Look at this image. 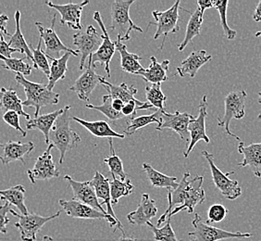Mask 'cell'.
<instances>
[{"label": "cell", "instance_id": "6da1fadb", "mask_svg": "<svg viewBox=\"0 0 261 241\" xmlns=\"http://www.w3.org/2000/svg\"><path fill=\"white\" fill-rule=\"evenodd\" d=\"M190 178V173L186 172L179 186L175 190L168 189V208L156 222V227L179 211H187L193 213L198 204H202L206 200V193L203 189V176H196Z\"/></svg>", "mask_w": 261, "mask_h": 241}, {"label": "cell", "instance_id": "7a4b0ae2", "mask_svg": "<svg viewBox=\"0 0 261 241\" xmlns=\"http://www.w3.org/2000/svg\"><path fill=\"white\" fill-rule=\"evenodd\" d=\"M63 110V113L58 117L49 134V144H53L61 153V164L64 162L66 153L78 146L81 142V136L70 126L71 107L66 106Z\"/></svg>", "mask_w": 261, "mask_h": 241}, {"label": "cell", "instance_id": "3957f363", "mask_svg": "<svg viewBox=\"0 0 261 241\" xmlns=\"http://www.w3.org/2000/svg\"><path fill=\"white\" fill-rule=\"evenodd\" d=\"M15 81L22 86L26 95V101L22 102L24 107L35 108V117L39 116L41 109L48 105H57L60 102V94L47 88L46 85L27 80L21 75H16Z\"/></svg>", "mask_w": 261, "mask_h": 241}, {"label": "cell", "instance_id": "277c9868", "mask_svg": "<svg viewBox=\"0 0 261 241\" xmlns=\"http://www.w3.org/2000/svg\"><path fill=\"white\" fill-rule=\"evenodd\" d=\"M134 3L135 0H116L111 4V28L121 42L130 40L132 31L144 33L130 19V8Z\"/></svg>", "mask_w": 261, "mask_h": 241}, {"label": "cell", "instance_id": "5b68a950", "mask_svg": "<svg viewBox=\"0 0 261 241\" xmlns=\"http://www.w3.org/2000/svg\"><path fill=\"white\" fill-rule=\"evenodd\" d=\"M247 93L245 90L231 91L224 99V114L218 118V126L223 127L227 135L241 142V138L231 133L230 124L232 119L240 120L246 116V101Z\"/></svg>", "mask_w": 261, "mask_h": 241}, {"label": "cell", "instance_id": "8992f818", "mask_svg": "<svg viewBox=\"0 0 261 241\" xmlns=\"http://www.w3.org/2000/svg\"><path fill=\"white\" fill-rule=\"evenodd\" d=\"M192 225L195 230L188 233V236L191 237L190 241H221L230 238H248L253 236L251 233H233L208 225L203 222L198 213L195 215Z\"/></svg>", "mask_w": 261, "mask_h": 241}, {"label": "cell", "instance_id": "52a82bcc", "mask_svg": "<svg viewBox=\"0 0 261 241\" xmlns=\"http://www.w3.org/2000/svg\"><path fill=\"white\" fill-rule=\"evenodd\" d=\"M181 1H176L169 10L165 11L154 10L152 11V16L155 19V22L150 21L147 26V29L152 26H156V34L154 35V39L156 40L161 36H163L162 45L161 50L163 49L166 39L171 34H175L180 31L179 22V9H180Z\"/></svg>", "mask_w": 261, "mask_h": 241}, {"label": "cell", "instance_id": "ba28073f", "mask_svg": "<svg viewBox=\"0 0 261 241\" xmlns=\"http://www.w3.org/2000/svg\"><path fill=\"white\" fill-rule=\"evenodd\" d=\"M202 155L205 157L210 165L212 180L218 190L221 192V195L230 201H234L241 196L242 188L239 186L238 181L232 180L230 178V176L233 175L234 172H230L226 174L222 173L214 162V156L208 151H202Z\"/></svg>", "mask_w": 261, "mask_h": 241}, {"label": "cell", "instance_id": "9c48e42d", "mask_svg": "<svg viewBox=\"0 0 261 241\" xmlns=\"http://www.w3.org/2000/svg\"><path fill=\"white\" fill-rule=\"evenodd\" d=\"M59 204L63 209V211H65L67 215L70 216L72 218H77V219L106 220L108 223H110L111 227H115L116 229L121 230L122 235H125L124 227L121 223H118L111 216L104 214L103 212L97 211L96 209L88 206L86 204H84L80 201H74V200H71V201L60 200Z\"/></svg>", "mask_w": 261, "mask_h": 241}, {"label": "cell", "instance_id": "30bf717a", "mask_svg": "<svg viewBox=\"0 0 261 241\" xmlns=\"http://www.w3.org/2000/svg\"><path fill=\"white\" fill-rule=\"evenodd\" d=\"M10 213L18 218L19 221L15 223L14 226L19 229L20 233V239L22 241H36V236L41 228L45 226L46 223L57 219L61 215V211H58L55 214L50 216H42L37 213L29 212L28 214L23 215L10 210Z\"/></svg>", "mask_w": 261, "mask_h": 241}, {"label": "cell", "instance_id": "8fae6325", "mask_svg": "<svg viewBox=\"0 0 261 241\" xmlns=\"http://www.w3.org/2000/svg\"><path fill=\"white\" fill-rule=\"evenodd\" d=\"M102 37L93 26H87L85 30H81L73 35V45L81 55L79 70L85 69L86 60L89 56L95 54L102 44Z\"/></svg>", "mask_w": 261, "mask_h": 241}, {"label": "cell", "instance_id": "7c38bea8", "mask_svg": "<svg viewBox=\"0 0 261 241\" xmlns=\"http://www.w3.org/2000/svg\"><path fill=\"white\" fill-rule=\"evenodd\" d=\"M56 15L53 16V19L51 21L50 28H45L39 21H36L35 25L37 29L39 31L40 34V38L44 41L45 43V55L47 58L50 59H59L61 58L60 54L61 52H65V53H70L72 56H79L78 52L76 51L71 50L68 47L67 45H64L61 42L59 35H57L55 31Z\"/></svg>", "mask_w": 261, "mask_h": 241}, {"label": "cell", "instance_id": "4fadbf2b", "mask_svg": "<svg viewBox=\"0 0 261 241\" xmlns=\"http://www.w3.org/2000/svg\"><path fill=\"white\" fill-rule=\"evenodd\" d=\"M94 20L98 23L102 30V44L98 51L92 55V67L96 68V64L99 63L105 67L106 74L111 77V61L116 51V41H111L110 35L106 29L104 21L102 20V16L98 11H96L94 14Z\"/></svg>", "mask_w": 261, "mask_h": 241}, {"label": "cell", "instance_id": "5bb4252c", "mask_svg": "<svg viewBox=\"0 0 261 241\" xmlns=\"http://www.w3.org/2000/svg\"><path fill=\"white\" fill-rule=\"evenodd\" d=\"M207 99L206 95H203L198 106L199 113L198 116L192 120L188 126V131L190 135V141L186 151L184 152L185 158H188L191 151L199 141H205L206 143H210L211 139L206 133V119L207 116Z\"/></svg>", "mask_w": 261, "mask_h": 241}, {"label": "cell", "instance_id": "9a60e30c", "mask_svg": "<svg viewBox=\"0 0 261 241\" xmlns=\"http://www.w3.org/2000/svg\"><path fill=\"white\" fill-rule=\"evenodd\" d=\"M54 145L50 143L45 152L36 159L34 168L27 170V176L32 184H35L36 181L49 180L60 176V171L57 168L51 154Z\"/></svg>", "mask_w": 261, "mask_h": 241}, {"label": "cell", "instance_id": "2e32d148", "mask_svg": "<svg viewBox=\"0 0 261 241\" xmlns=\"http://www.w3.org/2000/svg\"><path fill=\"white\" fill-rule=\"evenodd\" d=\"M100 76L96 74L95 68L92 67V55L89 56L86 70L81 75L75 83L70 86L69 90L76 93L81 101L88 102L93 91L96 89V86L100 85Z\"/></svg>", "mask_w": 261, "mask_h": 241}, {"label": "cell", "instance_id": "e0dca14e", "mask_svg": "<svg viewBox=\"0 0 261 241\" xmlns=\"http://www.w3.org/2000/svg\"><path fill=\"white\" fill-rule=\"evenodd\" d=\"M194 119L195 117L187 112L176 111L174 113H169L167 111H164L162 114V124L161 126H156V130L171 129L180 136L181 140L189 144L190 135L188 131V126Z\"/></svg>", "mask_w": 261, "mask_h": 241}, {"label": "cell", "instance_id": "ac0fdd59", "mask_svg": "<svg viewBox=\"0 0 261 241\" xmlns=\"http://www.w3.org/2000/svg\"><path fill=\"white\" fill-rule=\"evenodd\" d=\"M69 185H70L72 192H73V199L74 201H80L84 204L92 207L97 211L103 212L104 214H108L105 209L102 208V204L96 197V191L94 186H92L90 181L86 182H79L71 178L70 176H65L64 177ZM109 215V214H108Z\"/></svg>", "mask_w": 261, "mask_h": 241}, {"label": "cell", "instance_id": "d6986e66", "mask_svg": "<svg viewBox=\"0 0 261 241\" xmlns=\"http://www.w3.org/2000/svg\"><path fill=\"white\" fill-rule=\"evenodd\" d=\"M45 4L50 9H54L61 14V25H67L70 29L72 30H82L83 26L81 23V17L84 8L89 4V1H83L81 3H68L65 5L54 4L51 1H46Z\"/></svg>", "mask_w": 261, "mask_h": 241}, {"label": "cell", "instance_id": "ffe728a7", "mask_svg": "<svg viewBox=\"0 0 261 241\" xmlns=\"http://www.w3.org/2000/svg\"><path fill=\"white\" fill-rule=\"evenodd\" d=\"M35 148V144L32 141L22 143L20 141L10 140L0 143V161L4 165L13 161H20L22 164H25L24 156L31 154Z\"/></svg>", "mask_w": 261, "mask_h": 241}, {"label": "cell", "instance_id": "44dd1931", "mask_svg": "<svg viewBox=\"0 0 261 241\" xmlns=\"http://www.w3.org/2000/svg\"><path fill=\"white\" fill-rule=\"evenodd\" d=\"M158 207L156 201L151 199L148 194L144 193L141 198L140 203L136 211L128 213L127 220L130 225L145 226L156 215Z\"/></svg>", "mask_w": 261, "mask_h": 241}, {"label": "cell", "instance_id": "7402d4cb", "mask_svg": "<svg viewBox=\"0 0 261 241\" xmlns=\"http://www.w3.org/2000/svg\"><path fill=\"white\" fill-rule=\"evenodd\" d=\"M238 151L243 155V161L237 163L239 167H251L254 175L261 177V143H252L246 146L244 141L239 142Z\"/></svg>", "mask_w": 261, "mask_h": 241}, {"label": "cell", "instance_id": "603a6c76", "mask_svg": "<svg viewBox=\"0 0 261 241\" xmlns=\"http://www.w3.org/2000/svg\"><path fill=\"white\" fill-rule=\"evenodd\" d=\"M212 56L206 55V51H193L186 60L181 61L180 67H177V73L181 77L189 76L194 78L201 67L211 61Z\"/></svg>", "mask_w": 261, "mask_h": 241}, {"label": "cell", "instance_id": "cb8c5ba5", "mask_svg": "<svg viewBox=\"0 0 261 241\" xmlns=\"http://www.w3.org/2000/svg\"><path fill=\"white\" fill-rule=\"evenodd\" d=\"M150 65L148 68L139 70L136 75L143 77L144 80L149 82L152 85L161 84L168 80L167 73L169 70L170 60H163L162 62H159L156 60V57L152 56L150 58Z\"/></svg>", "mask_w": 261, "mask_h": 241}, {"label": "cell", "instance_id": "d4e9b609", "mask_svg": "<svg viewBox=\"0 0 261 241\" xmlns=\"http://www.w3.org/2000/svg\"><path fill=\"white\" fill-rule=\"evenodd\" d=\"M92 186H94L95 191H96V197L98 200L103 201V204L107 205V213L111 216L113 219H115L118 223H121V221L117 218L115 215V212L112 209V203H111V184L109 178H107L103 176L101 173L96 171L95 176L93 179L90 181Z\"/></svg>", "mask_w": 261, "mask_h": 241}, {"label": "cell", "instance_id": "484cf974", "mask_svg": "<svg viewBox=\"0 0 261 241\" xmlns=\"http://www.w3.org/2000/svg\"><path fill=\"white\" fill-rule=\"evenodd\" d=\"M64 110L61 109L59 111H52L50 113L42 114L38 117H35L34 119L28 120L26 124L27 130H39L45 136V144L49 145V134L51 129L55 124L58 117L63 113Z\"/></svg>", "mask_w": 261, "mask_h": 241}, {"label": "cell", "instance_id": "4316f807", "mask_svg": "<svg viewBox=\"0 0 261 241\" xmlns=\"http://www.w3.org/2000/svg\"><path fill=\"white\" fill-rule=\"evenodd\" d=\"M22 102L12 87L0 88V111H15L26 120H31V116L23 111Z\"/></svg>", "mask_w": 261, "mask_h": 241}, {"label": "cell", "instance_id": "83f0119b", "mask_svg": "<svg viewBox=\"0 0 261 241\" xmlns=\"http://www.w3.org/2000/svg\"><path fill=\"white\" fill-rule=\"evenodd\" d=\"M72 120L79 123L81 126H84L86 130L89 131L91 134L96 137L102 138H120L123 139L125 137L124 134H119L114 130H112L109 123L105 120H96V122H88L83 120L78 117H72Z\"/></svg>", "mask_w": 261, "mask_h": 241}, {"label": "cell", "instance_id": "f1b7e54d", "mask_svg": "<svg viewBox=\"0 0 261 241\" xmlns=\"http://www.w3.org/2000/svg\"><path fill=\"white\" fill-rule=\"evenodd\" d=\"M100 85L104 86L106 90L108 91L109 95H111L112 100H121L124 103H129L130 101H138L136 98L137 89L135 86H129L126 83L121 85H113L109 81L106 80L104 77H100Z\"/></svg>", "mask_w": 261, "mask_h": 241}, {"label": "cell", "instance_id": "f546056e", "mask_svg": "<svg viewBox=\"0 0 261 241\" xmlns=\"http://www.w3.org/2000/svg\"><path fill=\"white\" fill-rule=\"evenodd\" d=\"M143 169L146 174L147 179L150 182L151 186L153 187L167 188L175 190L179 186L175 176H168L162 174L161 172L156 171L150 164L143 163Z\"/></svg>", "mask_w": 261, "mask_h": 241}, {"label": "cell", "instance_id": "4dcf8cb0", "mask_svg": "<svg viewBox=\"0 0 261 241\" xmlns=\"http://www.w3.org/2000/svg\"><path fill=\"white\" fill-rule=\"evenodd\" d=\"M116 41V51H118L121 55V69L132 75H136L139 70H143L144 67L141 65L140 56L130 53L127 50V46L121 41Z\"/></svg>", "mask_w": 261, "mask_h": 241}, {"label": "cell", "instance_id": "1f68e13d", "mask_svg": "<svg viewBox=\"0 0 261 241\" xmlns=\"http://www.w3.org/2000/svg\"><path fill=\"white\" fill-rule=\"evenodd\" d=\"M25 188L21 185L12 186L8 189H0L1 200L14 205L20 211V214L26 215L29 211L25 205Z\"/></svg>", "mask_w": 261, "mask_h": 241}, {"label": "cell", "instance_id": "d6a6232c", "mask_svg": "<svg viewBox=\"0 0 261 241\" xmlns=\"http://www.w3.org/2000/svg\"><path fill=\"white\" fill-rule=\"evenodd\" d=\"M70 53H64L59 59H50V74L48 76V83L47 88L53 91L54 86L59 81L64 80L66 77V73L68 70V61L70 58Z\"/></svg>", "mask_w": 261, "mask_h": 241}, {"label": "cell", "instance_id": "836d02e7", "mask_svg": "<svg viewBox=\"0 0 261 241\" xmlns=\"http://www.w3.org/2000/svg\"><path fill=\"white\" fill-rule=\"evenodd\" d=\"M164 111L156 110V112L149 115L139 116L127 120V127L123 133L128 136H132L136 131L142 129L151 124H156L158 126H161L162 124V114Z\"/></svg>", "mask_w": 261, "mask_h": 241}, {"label": "cell", "instance_id": "e575fe53", "mask_svg": "<svg viewBox=\"0 0 261 241\" xmlns=\"http://www.w3.org/2000/svg\"><path fill=\"white\" fill-rule=\"evenodd\" d=\"M14 19H15L16 25L15 33L10 36L9 45L12 49H15L17 51H19L21 54H24L28 60L33 61V53L31 51L30 45H28V43L26 42L25 38L22 35L21 29H20V10L16 11L15 14H14Z\"/></svg>", "mask_w": 261, "mask_h": 241}, {"label": "cell", "instance_id": "d590c367", "mask_svg": "<svg viewBox=\"0 0 261 241\" xmlns=\"http://www.w3.org/2000/svg\"><path fill=\"white\" fill-rule=\"evenodd\" d=\"M203 16L204 13L201 12L199 8L196 9V11L191 15L190 20L186 26V36L185 39L178 46L179 51H184L187 45L191 43L193 39L197 35H200L201 26L203 23Z\"/></svg>", "mask_w": 261, "mask_h": 241}, {"label": "cell", "instance_id": "8d00e7d4", "mask_svg": "<svg viewBox=\"0 0 261 241\" xmlns=\"http://www.w3.org/2000/svg\"><path fill=\"white\" fill-rule=\"evenodd\" d=\"M112 178H113L112 181L110 182V184H111V203L112 204H118L119 200L121 198L129 196L134 192L135 186L133 185L130 179L121 181L114 176H112Z\"/></svg>", "mask_w": 261, "mask_h": 241}, {"label": "cell", "instance_id": "74e56055", "mask_svg": "<svg viewBox=\"0 0 261 241\" xmlns=\"http://www.w3.org/2000/svg\"><path fill=\"white\" fill-rule=\"evenodd\" d=\"M109 144H110L111 154L108 158L104 159V162H105L107 165L109 166L112 176L118 177L120 180L125 181L126 178H127V175H126L125 172H124L122 161L120 159V157L116 154L112 138H109Z\"/></svg>", "mask_w": 261, "mask_h": 241}, {"label": "cell", "instance_id": "f35d334b", "mask_svg": "<svg viewBox=\"0 0 261 241\" xmlns=\"http://www.w3.org/2000/svg\"><path fill=\"white\" fill-rule=\"evenodd\" d=\"M146 95L147 102L156 110L166 111L165 106L167 98L161 90V84H155L146 86Z\"/></svg>", "mask_w": 261, "mask_h": 241}, {"label": "cell", "instance_id": "ab89813d", "mask_svg": "<svg viewBox=\"0 0 261 241\" xmlns=\"http://www.w3.org/2000/svg\"><path fill=\"white\" fill-rule=\"evenodd\" d=\"M24 60H25V58H23V59H17V58L8 59V58H4V57L0 56V60H2L4 62L2 67L6 70L14 71L16 75H21L23 76H30L33 67L29 63H26Z\"/></svg>", "mask_w": 261, "mask_h": 241}, {"label": "cell", "instance_id": "60d3db41", "mask_svg": "<svg viewBox=\"0 0 261 241\" xmlns=\"http://www.w3.org/2000/svg\"><path fill=\"white\" fill-rule=\"evenodd\" d=\"M42 39L39 38V42L37 47L35 49L33 45H30V50L33 53V63H34V68L36 70H41L45 76H49L50 74V65L48 62V58L45 55L44 51H42Z\"/></svg>", "mask_w": 261, "mask_h": 241}, {"label": "cell", "instance_id": "b9f144b4", "mask_svg": "<svg viewBox=\"0 0 261 241\" xmlns=\"http://www.w3.org/2000/svg\"><path fill=\"white\" fill-rule=\"evenodd\" d=\"M86 107L90 110L100 111L101 113H103L108 119H110L111 120H121L122 118H125L124 116L122 115V113L116 111L112 108V99L110 95H103L101 105L95 106L86 104Z\"/></svg>", "mask_w": 261, "mask_h": 241}, {"label": "cell", "instance_id": "7bdbcfd3", "mask_svg": "<svg viewBox=\"0 0 261 241\" xmlns=\"http://www.w3.org/2000/svg\"><path fill=\"white\" fill-rule=\"evenodd\" d=\"M229 1H219V0H213V7L218 10L221 19V25L223 30L224 36L228 40H233L236 38L237 32L232 30L228 26L227 22V9H228Z\"/></svg>", "mask_w": 261, "mask_h": 241}, {"label": "cell", "instance_id": "ee69618b", "mask_svg": "<svg viewBox=\"0 0 261 241\" xmlns=\"http://www.w3.org/2000/svg\"><path fill=\"white\" fill-rule=\"evenodd\" d=\"M146 225L149 226L151 231L154 233V239L156 241H182L177 238L175 232L171 227V218H168V221L163 227H156L151 222Z\"/></svg>", "mask_w": 261, "mask_h": 241}, {"label": "cell", "instance_id": "f6af8a7d", "mask_svg": "<svg viewBox=\"0 0 261 241\" xmlns=\"http://www.w3.org/2000/svg\"><path fill=\"white\" fill-rule=\"evenodd\" d=\"M228 209L222 204H213L207 211V221L206 224L211 225L213 223H220L225 219L228 214Z\"/></svg>", "mask_w": 261, "mask_h": 241}, {"label": "cell", "instance_id": "bcb514c9", "mask_svg": "<svg viewBox=\"0 0 261 241\" xmlns=\"http://www.w3.org/2000/svg\"><path fill=\"white\" fill-rule=\"evenodd\" d=\"M3 120L6 124H8L9 126H11L12 128H14L16 131L20 132L22 137H25L27 136L26 131L22 129V127L20 125V115L15 112V111H7L4 113V115L2 117Z\"/></svg>", "mask_w": 261, "mask_h": 241}, {"label": "cell", "instance_id": "7dc6e473", "mask_svg": "<svg viewBox=\"0 0 261 241\" xmlns=\"http://www.w3.org/2000/svg\"><path fill=\"white\" fill-rule=\"evenodd\" d=\"M10 204L5 201L4 204H0V234H6L8 230V225L10 223V218L7 216L10 212Z\"/></svg>", "mask_w": 261, "mask_h": 241}, {"label": "cell", "instance_id": "c3c4849f", "mask_svg": "<svg viewBox=\"0 0 261 241\" xmlns=\"http://www.w3.org/2000/svg\"><path fill=\"white\" fill-rule=\"evenodd\" d=\"M15 52H19L15 49H12L10 45L9 42H6L5 37L2 34H0V56L10 59L11 55Z\"/></svg>", "mask_w": 261, "mask_h": 241}, {"label": "cell", "instance_id": "681fc988", "mask_svg": "<svg viewBox=\"0 0 261 241\" xmlns=\"http://www.w3.org/2000/svg\"><path fill=\"white\" fill-rule=\"evenodd\" d=\"M9 22V17L5 13L0 14V34L7 35V36H11L10 33L7 31V26Z\"/></svg>", "mask_w": 261, "mask_h": 241}, {"label": "cell", "instance_id": "f907efd6", "mask_svg": "<svg viewBox=\"0 0 261 241\" xmlns=\"http://www.w3.org/2000/svg\"><path fill=\"white\" fill-rule=\"evenodd\" d=\"M196 4H197V8H199V10H201L202 13H204L205 10H207V9L214 8L212 0H198L196 2Z\"/></svg>", "mask_w": 261, "mask_h": 241}, {"label": "cell", "instance_id": "816d5d0a", "mask_svg": "<svg viewBox=\"0 0 261 241\" xmlns=\"http://www.w3.org/2000/svg\"><path fill=\"white\" fill-rule=\"evenodd\" d=\"M124 105H125V103L121 100H118V99L112 100V108L118 112H121V111H122Z\"/></svg>", "mask_w": 261, "mask_h": 241}, {"label": "cell", "instance_id": "f5cc1de1", "mask_svg": "<svg viewBox=\"0 0 261 241\" xmlns=\"http://www.w3.org/2000/svg\"><path fill=\"white\" fill-rule=\"evenodd\" d=\"M253 19H254V20L256 21V22H260L261 21V0L260 1H258L256 10L254 11Z\"/></svg>", "mask_w": 261, "mask_h": 241}, {"label": "cell", "instance_id": "db71d44e", "mask_svg": "<svg viewBox=\"0 0 261 241\" xmlns=\"http://www.w3.org/2000/svg\"><path fill=\"white\" fill-rule=\"evenodd\" d=\"M118 241H138L136 239V237L134 236H126L125 235H122V236L119 238Z\"/></svg>", "mask_w": 261, "mask_h": 241}, {"label": "cell", "instance_id": "11a10c76", "mask_svg": "<svg viewBox=\"0 0 261 241\" xmlns=\"http://www.w3.org/2000/svg\"><path fill=\"white\" fill-rule=\"evenodd\" d=\"M42 241H54V239L51 236H45L43 237V240Z\"/></svg>", "mask_w": 261, "mask_h": 241}, {"label": "cell", "instance_id": "9f6ffc18", "mask_svg": "<svg viewBox=\"0 0 261 241\" xmlns=\"http://www.w3.org/2000/svg\"><path fill=\"white\" fill-rule=\"evenodd\" d=\"M258 103L261 104V89L259 92H258Z\"/></svg>", "mask_w": 261, "mask_h": 241}, {"label": "cell", "instance_id": "6f0895ef", "mask_svg": "<svg viewBox=\"0 0 261 241\" xmlns=\"http://www.w3.org/2000/svg\"><path fill=\"white\" fill-rule=\"evenodd\" d=\"M256 35V37H259V36H261V30L258 31V32H256V35Z\"/></svg>", "mask_w": 261, "mask_h": 241}, {"label": "cell", "instance_id": "680465c9", "mask_svg": "<svg viewBox=\"0 0 261 241\" xmlns=\"http://www.w3.org/2000/svg\"><path fill=\"white\" fill-rule=\"evenodd\" d=\"M257 120H261V112L258 114V116H257Z\"/></svg>", "mask_w": 261, "mask_h": 241}]
</instances>
